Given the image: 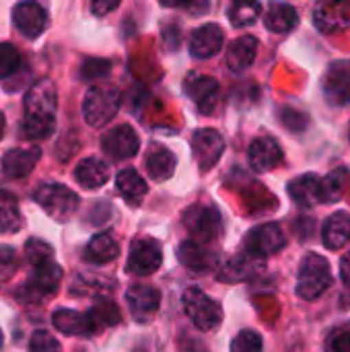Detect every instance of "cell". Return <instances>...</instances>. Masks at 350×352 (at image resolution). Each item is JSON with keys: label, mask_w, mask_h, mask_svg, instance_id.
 I'll return each instance as SVG.
<instances>
[{"label": "cell", "mask_w": 350, "mask_h": 352, "mask_svg": "<svg viewBox=\"0 0 350 352\" xmlns=\"http://www.w3.org/2000/svg\"><path fill=\"white\" fill-rule=\"evenodd\" d=\"M56 89L50 80L35 82L25 95V118L21 132L29 140L47 138L56 126Z\"/></svg>", "instance_id": "6da1fadb"}, {"label": "cell", "mask_w": 350, "mask_h": 352, "mask_svg": "<svg viewBox=\"0 0 350 352\" xmlns=\"http://www.w3.org/2000/svg\"><path fill=\"white\" fill-rule=\"evenodd\" d=\"M332 285L330 264L320 254H305L297 276V295L305 301L320 299Z\"/></svg>", "instance_id": "7a4b0ae2"}, {"label": "cell", "mask_w": 350, "mask_h": 352, "mask_svg": "<svg viewBox=\"0 0 350 352\" xmlns=\"http://www.w3.org/2000/svg\"><path fill=\"white\" fill-rule=\"evenodd\" d=\"M120 109V91L111 85H95L87 91L83 101V113L89 126H105Z\"/></svg>", "instance_id": "3957f363"}, {"label": "cell", "mask_w": 350, "mask_h": 352, "mask_svg": "<svg viewBox=\"0 0 350 352\" xmlns=\"http://www.w3.org/2000/svg\"><path fill=\"white\" fill-rule=\"evenodd\" d=\"M186 316L194 322V326L202 332L215 330L223 320V309L217 301H212L206 293H202L198 287H190L184 291L182 297Z\"/></svg>", "instance_id": "277c9868"}, {"label": "cell", "mask_w": 350, "mask_h": 352, "mask_svg": "<svg viewBox=\"0 0 350 352\" xmlns=\"http://www.w3.org/2000/svg\"><path fill=\"white\" fill-rule=\"evenodd\" d=\"M33 198L56 221H68L78 208V196L62 184H43L35 190Z\"/></svg>", "instance_id": "5b68a950"}, {"label": "cell", "mask_w": 350, "mask_h": 352, "mask_svg": "<svg viewBox=\"0 0 350 352\" xmlns=\"http://www.w3.org/2000/svg\"><path fill=\"white\" fill-rule=\"evenodd\" d=\"M184 227L198 243H208L221 233V214L215 206L208 204H192L184 212Z\"/></svg>", "instance_id": "8992f818"}, {"label": "cell", "mask_w": 350, "mask_h": 352, "mask_svg": "<svg viewBox=\"0 0 350 352\" xmlns=\"http://www.w3.org/2000/svg\"><path fill=\"white\" fill-rule=\"evenodd\" d=\"M161 264H163L161 245L151 237H142L132 243L126 270L136 276H149V274L157 272L161 268Z\"/></svg>", "instance_id": "52a82bcc"}, {"label": "cell", "mask_w": 350, "mask_h": 352, "mask_svg": "<svg viewBox=\"0 0 350 352\" xmlns=\"http://www.w3.org/2000/svg\"><path fill=\"white\" fill-rule=\"evenodd\" d=\"M322 89L332 105L336 107L350 105V60L330 64V68L324 74Z\"/></svg>", "instance_id": "ba28073f"}, {"label": "cell", "mask_w": 350, "mask_h": 352, "mask_svg": "<svg viewBox=\"0 0 350 352\" xmlns=\"http://www.w3.org/2000/svg\"><path fill=\"white\" fill-rule=\"evenodd\" d=\"M101 146L111 159L126 161V159H132L138 153L140 138H138V134H136V130L132 126L120 124V126H116V128H111L109 132L103 134Z\"/></svg>", "instance_id": "9c48e42d"}, {"label": "cell", "mask_w": 350, "mask_h": 352, "mask_svg": "<svg viewBox=\"0 0 350 352\" xmlns=\"http://www.w3.org/2000/svg\"><path fill=\"white\" fill-rule=\"evenodd\" d=\"M285 245H287L285 233L276 223H266V225L254 227L245 235V241H243V248L248 252H252L256 256H262V258L281 252Z\"/></svg>", "instance_id": "30bf717a"}, {"label": "cell", "mask_w": 350, "mask_h": 352, "mask_svg": "<svg viewBox=\"0 0 350 352\" xmlns=\"http://www.w3.org/2000/svg\"><path fill=\"white\" fill-rule=\"evenodd\" d=\"M12 23L25 37L35 39L47 27V12L35 0H21L12 8Z\"/></svg>", "instance_id": "8fae6325"}, {"label": "cell", "mask_w": 350, "mask_h": 352, "mask_svg": "<svg viewBox=\"0 0 350 352\" xmlns=\"http://www.w3.org/2000/svg\"><path fill=\"white\" fill-rule=\"evenodd\" d=\"M223 151H225V140L212 128H202L192 138V153L202 171H208L212 165H217L219 159L223 157Z\"/></svg>", "instance_id": "7c38bea8"}, {"label": "cell", "mask_w": 350, "mask_h": 352, "mask_svg": "<svg viewBox=\"0 0 350 352\" xmlns=\"http://www.w3.org/2000/svg\"><path fill=\"white\" fill-rule=\"evenodd\" d=\"M264 266H266V262L262 256H256L245 250V254H239V256H233L231 260H227L219 268L217 276L223 283H241V280H248V278L256 276L258 272H262Z\"/></svg>", "instance_id": "4fadbf2b"}, {"label": "cell", "mask_w": 350, "mask_h": 352, "mask_svg": "<svg viewBox=\"0 0 350 352\" xmlns=\"http://www.w3.org/2000/svg\"><path fill=\"white\" fill-rule=\"evenodd\" d=\"M126 301L128 307L132 311V316L144 324L151 322L155 318V314L159 311L161 305V293L155 287H146V285H134L126 291Z\"/></svg>", "instance_id": "5bb4252c"}, {"label": "cell", "mask_w": 350, "mask_h": 352, "mask_svg": "<svg viewBox=\"0 0 350 352\" xmlns=\"http://www.w3.org/2000/svg\"><path fill=\"white\" fill-rule=\"evenodd\" d=\"M316 25L324 33H340L350 25V0H322L316 8Z\"/></svg>", "instance_id": "9a60e30c"}, {"label": "cell", "mask_w": 350, "mask_h": 352, "mask_svg": "<svg viewBox=\"0 0 350 352\" xmlns=\"http://www.w3.org/2000/svg\"><path fill=\"white\" fill-rule=\"evenodd\" d=\"M186 95L196 103V107L208 116L217 107V97H219V82L212 76L206 74H190L186 78Z\"/></svg>", "instance_id": "2e32d148"}, {"label": "cell", "mask_w": 350, "mask_h": 352, "mask_svg": "<svg viewBox=\"0 0 350 352\" xmlns=\"http://www.w3.org/2000/svg\"><path fill=\"white\" fill-rule=\"evenodd\" d=\"M287 190L293 202H297L299 206L311 208L324 202V177H318L316 173H305L295 177Z\"/></svg>", "instance_id": "e0dca14e"}, {"label": "cell", "mask_w": 350, "mask_h": 352, "mask_svg": "<svg viewBox=\"0 0 350 352\" xmlns=\"http://www.w3.org/2000/svg\"><path fill=\"white\" fill-rule=\"evenodd\" d=\"M223 29L215 23H206L202 27H198L192 37H190V52L194 58H212L221 47H223Z\"/></svg>", "instance_id": "ac0fdd59"}, {"label": "cell", "mask_w": 350, "mask_h": 352, "mask_svg": "<svg viewBox=\"0 0 350 352\" xmlns=\"http://www.w3.org/2000/svg\"><path fill=\"white\" fill-rule=\"evenodd\" d=\"M41 157V151L37 146L33 148H10L2 157V173L10 179H21L27 177L33 167L37 165Z\"/></svg>", "instance_id": "d6986e66"}, {"label": "cell", "mask_w": 350, "mask_h": 352, "mask_svg": "<svg viewBox=\"0 0 350 352\" xmlns=\"http://www.w3.org/2000/svg\"><path fill=\"white\" fill-rule=\"evenodd\" d=\"M283 161V148L272 136H260L250 144V163L256 171H270Z\"/></svg>", "instance_id": "ffe728a7"}, {"label": "cell", "mask_w": 350, "mask_h": 352, "mask_svg": "<svg viewBox=\"0 0 350 352\" xmlns=\"http://www.w3.org/2000/svg\"><path fill=\"white\" fill-rule=\"evenodd\" d=\"M52 324L58 332L68 334V336H91L97 332L95 324L91 322L89 316L78 314L74 309H58L52 316Z\"/></svg>", "instance_id": "44dd1931"}, {"label": "cell", "mask_w": 350, "mask_h": 352, "mask_svg": "<svg viewBox=\"0 0 350 352\" xmlns=\"http://www.w3.org/2000/svg\"><path fill=\"white\" fill-rule=\"evenodd\" d=\"M256 54H258V39L254 35H241L227 50V66L233 72H243L254 64Z\"/></svg>", "instance_id": "7402d4cb"}, {"label": "cell", "mask_w": 350, "mask_h": 352, "mask_svg": "<svg viewBox=\"0 0 350 352\" xmlns=\"http://www.w3.org/2000/svg\"><path fill=\"white\" fill-rule=\"evenodd\" d=\"M74 177L76 182L87 188V190H97L101 188L107 179H109V167L97 159V157H89V159H83L76 169H74Z\"/></svg>", "instance_id": "603a6c76"}, {"label": "cell", "mask_w": 350, "mask_h": 352, "mask_svg": "<svg viewBox=\"0 0 350 352\" xmlns=\"http://www.w3.org/2000/svg\"><path fill=\"white\" fill-rule=\"evenodd\" d=\"M177 256H179V262L192 270L194 274H206L208 270H212L215 266V260L212 256L202 248V243L198 241H184L177 250Z\"/></svg>", "instance_id": "cb8c5ba5"}, {"label": "cell", "mask_w": 350, "mask_h": 352, "mask_svg": "<svg viewBox=\"0 0 350 352\" xmlns=\"http://www.w3.org/2000/svg\"><path fill=\"white\" fill-rule=\"evenodd\" d=\"M324 245L328 250H340L350 241V214L349 212H334L322 229Z\"/></svg>", "instance_id": "d4e9b609"}, {"label": "cell", "mask_w": 350, "mask_h": 352, "mask_svg": "<svg viewBox=\"0 0 350 352\" xmlns=\"http://www.w3.org/2000/svg\"><path fill=\"white\" fill-rule=\"evenodd\" d=\"M297 10L287 2H272L266 10L264 23L272 33H289L297 25Z\"/></svg>", "instance_id": "484cf974"}, {"label": "cell", "mask_w": 350, "mask_h": 352, "mask_svg": "<svg viewBox=\"0 0 350 352\" xmlns=\"http://www.w3.org/2000/svg\"><path fill=\"white\" fill-rule=\"evenodd\" d=\"M60 280H62V268L54 260H50V262H43V264L35 266L29 289L39 293V295H47V293H54L60 287Z\"/></svg>", "instance_id": "4316f807"}, {"label": "cell", "mask_w": 350, "mask_h": 352, "mask_svg": "<svg viewBox=\"0 0 350 352\" xmlns=\"http://www.w3.org/2000/svg\"><path fill=\"white\" fill-rule=\"evenodd\" d=\"M118 254H120V245L109 233L95 235L85 250V258L93 264H107V262L116 260Z\"/></svg>", "instance_id": "83f0119b"}, {"label": "cell", "mask_w": 350, "mask_h": 352, "mask_svg": "<svg viewBox=\"0 0 350 352\" xmlns=\"http://www.w3.org/2000/svg\"><path fill=\"white\" fill-rule=\"evenodd\" d=\"M175 165H177L175 155L167 148H161V146L151 151L146 157V171H149L151 179H155V182L169 179L175 171Z\"/></svg>", "instance_id": "f1b7e54d"}, {"label": "cell", "mask_w": 350, "mask_h": 352, "mask_svg": "<svg viewBox=\"0 0 350 352\" xmlns=\"http://www.w3.org/2000/svg\"><path fill=\"white\" fill-rule=\"evenodd\" d=\"M116 186L120 190V194L128 200L138 204L142 200V196L146 194V182L140 177V173L136 169H122L116 177Z\"/></svg>", "instance_id": "f546056e"}, {"label": "cell", "mask_w": 350, "mask_h": 352, "mask_svg": "<svg viewBox=\"0 0 350 352\" xmlns=\"http://www.w3.org/2000/svg\"><path fill=\"white\" fill-rule=\"evenodd\" d=\"M260 2L258 0H231L229 6V21L233 27H250L260 16Z\"/></svg>", "instance_id": "4dcf8cb0"}, {"label": "cell", "mask_w": 350, "mask_h": 352, "mask_svg": "<svg viewBox=\"0 0 350 352\" xmlns=\"http://www.w3.org/2000/svg\"><path fill=\"white\" fill-rule=\"evenodd\" d=\"M23 227V217L21 210L17 206V202L12 200V196H0V233L8 235V233H17Z\"/></svg>", "instance_id": "1f68e13d"}, {"label": "cell", "mask_w": 350, "mask_h": 352, "mask_svg": "<svg viewBox=\"0 0 350 352\" xmlns=\"http://www.w3.org/2000/svg\"><path fill=\"white\" fill-rule=\"evenodd\" d=\"M89 318L91 322L95 324V328H109V326H116L120 322V311L118 307L107 301V299H101L93 305V309L89 311Z\"/></svg>", "instance_id": "d6a6232c"}, {"label": "cell", "mask_w": 350, "mask_h": 352, "mask_svg": "<svg viewBox=\"0 0 350 352\" xmlns=\"http://www.w3.org/2000/svg\"><path fill=\"white\" fill-rule=\"evenodd\" d=\"M347 186V169H336L330 175L324 177V202H336L342 196V190Z\"/></svg>", "instance_id": "836d02e7"}, {"label": "cell", "mask_w": 350, "mask_h": 352, "mask_svg": "<svg viewBox=\"0 0 350 352\" xmlns=\"http://www.w3.org/2000/svg\"><path fill=\"white\" fill-rule=\"evenodd\" d=\"M262 338L258 332L254 330H243L239 332L233 342H231V349L229 352H262Z\"/></svg>", "instance_id": "e575fe53"}, {"label": "cell", "mask_w": 350, "mask_h": 352, "mask_svg": "<svg viewBox=\"0 0 350 352\" xmlns=\"http://www.w3.org/2000/svg\"><path fill=\"white\" fill-rule=\"evenodd\" d=\"M326 352H350V324L332 328L326 338Z\"/></svg>", "instance_id": "d590c367"}, {"label": "cell", "mask_w": 350, "mask_h": 352, "mask_svg": "<svg viewBox=\"0 0 350 352\" xmlns=\"http://www.w3.org/2000/svg\"><path fill=\"white\" fill-rule=\"evenodd\" d=\"M21 64V54L12 43H0V78L10 76Z\"/></svg>", "instance_id": "8d00e7d4"}, {"label": "cell", "mask_w": 350, "mask_h": 352, "mask_svg": "<svg viewBox=\"0 0 350 352\" xmlns=\"http://www.w3.org/2000/svg\"><path fill=\"white\" fill-rule=\"evenodd\" d=\"M25 254H27V260H29L33 266H39V264L52 260L54 250H52V245H47V243L41 241V239H29L27 245H25Z\"/></svg>", "instance_id": "74e56055"}, {"label": "cell", "mask_w": 350, "mask_h": 352, "mask_svg": "<svg viewBox=\"0 0 350 352\" xmlns=\"http://www.w3.org/2000/svg\"><path fill=\"white\" fill-rule=\"evenodd\" d=\"M29 351L31 352H62V346H60V342H58V340H56L52 334H47V332H43V330H37V332H33V336H31Z\"/></svg>", "instance_id": "f35d334b"}, {"label": "cell", "mask_w": 350, "mask_h": 352, "mask_svg": "<svg viewBox=\"0 0 350 352\" xmlns=\"http://www.w3.org/2000/svg\"><path fill=\"white\" fill-rule=\"evenodd\" d=\"M109 70H111V64L107 60L91 58V60H85V64L80 68V76L87 78V80H97V78L107 76Z\"/></svg>", "instance_id": "ab89813d"}, {"label": "cell", "mask_w": 350, "mask_h": 352, "mask_svg": "<svg viewBox=\"0 0 350 352\" xmlns=\"http://www.w3.org/2000/svg\"><path fill=\"white\" fill-rule=\"evenodd\" d=\"M281 124L287 126V128L293 130V132H303L305 126H307V118H305L303 113L291 109V107H285V109L281 111Z\"/></svg>", "instance_id": "60d3db41"}, {"label": "cell", "mask_w": 350, "mask_h": 352, "mask_svg": "<svg viewBox=\"0 0 350 352\" xmlns=\"http://www.w3.org/2000/svg\"><path fill=\"white\" fill-rule=\"evenodd\" d=\"M12 268H14V252L6 245L0 248V272L2 274H12Z\"/></svg>", "instance_id": "b9f144b4"}, {"label": "cell", "mask_w": 350, "mask_h": 352, "mask_svg": "<svg viewBox=\"0 0 350 352\" xmlns=\"http://www.w3.org/2000/svg\"><path fill=\"white\" fill-rule=\"evenodd\" d=\"M120 0H91V10L97 16H103L107 12H111L113 8H118Z\"/></svg>", "instance_id": "7bdbcfd3"}, {"label": "cell", "mask_w": 350, "mask_h": 352, "mask_svg": "<svg viewBox=\"0 0 350 352\" xmlns=\"http://www.w3.org/2000/svg\"><path fill=\"white\" fill-rule=\"evenodd\" d=\"M340 278L344 285L350 287V252L347 256H342V260H340Z\"/></svg>", "instance_id": "ee69618b"}, {"label": "cell", "mask_w": 350, "mask_h": 352, "mask_svg": "<svg viewBox=\"0 0 350 352\" xmlns=\"http://www.w3.org/2000/svg\"><path fill=\"white\" fill-rule=\"evenodd\" d=\"M188 2H192V0H161V4H163V6H171V8H175V6H184V4H188Z\"/></svg>", "instance_id": "f6af8a7d"}, {"label": "cell", "mask_w": 350, "mask_h": 352, "mask_svg": "<svg viewBox=\"0 0 350 352\" xmlns=\"http://www.w3.org/2000/svg\"><path fill=\"white\" fill-rule=\"evenodd\" d=\"M2 134H4V116L0 113V138H2Z\"/></svg>", "instance_id": "bcb514c9"}, {"label": "cell", "mask_w": 350, "mask_h": 352, "mask_svg": "<svg viewBox=\"0 0 350 352\" xmlns=\"http://www.w3.org/2000/svg\"><path fill=\"white\" fill-rule=\"evenodd\" d=\"M0 349H2V332H0Z\"/></svg>", "instance_id": "7dc6e473"}, {"label": "cell", "mask_w": 350, "mask_h": 352, "mask_svg": "<svg viewBox=\"0 0 350 352\" xmlns=\"http://www.w3.org/2000/svg\"><path fill=\"white\" fill-rule=\"evenodd\" d=\"M349 134H350V132H349Z\"/></svg>", "instance_id": "c3c4849f"}]
</instances>
